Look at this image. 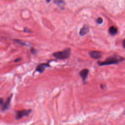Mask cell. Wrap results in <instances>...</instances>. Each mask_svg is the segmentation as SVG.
<instances>
[{
	"label": "cell",
	"mask_w": 125,
	"mask_h": 125,
	"mask_svg": "<svg viewBox=\"0 0 125 125\" xmlns=\"http://www.w3.org/2000/svg\"><path fill=\"white\" fill-rule=\"evenodd\" d=\"M123 46L124 48H125V39L123 42Z\"/></svg>",
	"instance_id": "obj_13"
},
{
	"label": "cell",
	"mask_w": 125,
	"mask_h": 125,
	"mask_svg": "<svg viewBox=\"0 0 125 125\" xmlns=\"http://www.w3.org/2000/svg\"><path fill=\"white\" fill-rule=\"evenodd\" d=\"M109 33L110 35H114L117 34V33L118 32V30H117V28L115 27L111 26L109 27Z\"/></svg>",
	"instance_id": "obj_10"
},
{
	"label": "cell",
	"mask_w": 125,
	"mask_h": 125,
	"mask_svg": "<svg viewBox=\"0 0 125 125\" xmlns=\"http://www.w3.org/2000/svg\"><path fill=\"white\" fill-rule=\"evenodd\" d=\"M89 73V70L87 69H83L81 71H80V72H79V75L82 78L84 82H85V81Z\"/></svg>",
	"instance_id": "obj_6"
},
{
	"label": "cell",
	"mask_w": 125,
	"mask_h": 125,
	"mask_svg": "<svg viewBox=\"0 0 125 125\" xmlns=\"http://www.w3.org/2000/svg\"><path fill=\"white\" fill-rule=\"evenodd\" d=\"M21 60V58H18L17 59H16V60H15V62H19V61H20Z\"/></svg>",
	"instance_id": "obj_14"
},
{
	"label": "cell",
	"mask_w": 125,
	"mask_h": 125,
	"mask_svg": "<svg viewBox=\"0 0 125 125\" xmlns=\"http://www.w3.org/2000/svg\"><path fill=\"white\" fill-rule=\"evenodd\" d=\"M24 32H27V33L32 32V31H31L30 30V29H28V28H25L24 29Z\"/></svg>",
	"instance_id": "obj_12"
},
{
	"label": "cell",
	"mask_w": 125,
	"mask_h": 125,
	"mask_svg": "<svg viewBox=\"0 0 125 125\" xmlns=\"http://www.w3.org/2000/svg\"><path fill=\"white\" fill-rule=\"evenodd\" d=\"M71 50L70 48H66L63 51L54 52L53 55L54 57L60 60H64L68 58L70 55Z\"/></svg>",
	"instance_id": "obj_2"
},
{
	"label": "cell",
	"mask_w": 125,
	"mask_h": 125,
	"mask_svg": "<svg viewBox=\"0 0 125 125\" xmlns=\"http://www.w3.org/2000/svg\"><path fill=\"white\" fill-rule=\"evenodd\" d=\"M89 28L86 25H85V26H83V27L81 29L79 34L81 36H84L87 34L89 32Z\"/></svg>",
	"instance_id": "obj_8"
},
{
	"label": "cell",
	"mask_w": 125,
	"mask_h": 125,
	"mask_svg": "<svg viewBox=\"0 0 125 125\" xmlns=\"http://www.w3.org/2000/svg\"><path fill=\"white\" fill-rule=\"evenodd\" d=\"M31 112H32V110L30 109L17 110L15 111V118L17 120L21 119L24 117L28 116Z\"/></svg>",
	"instance_id": "obj_4"
},
{
	"label": "cell",
	"mask_w": 125,
	"mask_h": 125,
	"mask_svg": "<svg viewBox=\"0 0 125 125\" xmlns=\"http://www.w3.org/2000/svg\"><path fill=\"white\" fill-rule=\"evenodd\" d=\"M125 59L121 57V56L114 55L113 56H110V57L106 59L103 62L99 61L97 63L99 66H101L109 65L112 64H117L119 63V62L123 61Z\"/></svg>",
	"instance_id": "obj_1"
},
{
	"label": "cell",
	"mask_w": 125,
	"mask_h": 125,
	"mask_svg": "<svg viewBox=\"0 0 125 125\" xmlns=\"http://www.w3.org/2000/svg\"><path fill=\"white\" fill-rule=\"evenodd\" d=\"M90 55L93 59H99L102 57V54L101 52L98 51H92L90 52Z\"/></svg>",
	"instance_id": "obj_5"
},
{
	"label": "cell",
	"mask_w": 125,
	"mask_h": 125,
	"mask_svg": "<svg viewBox=\"0 0 125 125\" xmlns=\"http://www.w3.org/2000/svg\"><path fill=\"white\" fill-rule=\"evenodd\" d=\"M54 2L61 9L64 8L65 7V2L64 0H55Z\"/></svg>",
	"instance_id": "obj_9"
},
{
	"label": "cell",
	"mask_w": 125,
	"mask_h": 125,
	"mask_svg": "<svg viewBox=\"0 0 125 125\" xmlns=\"http://www.w3.org/2000/svg\"><path fill=\"white\" fill-rule=\"evenodd\" d=\"M13 97V94H11L7 98L6 101L4 102L3 99L1 98L0 100V105H1V109L2 112L5 111V110H8L10 107V102L11 100Z\"/></svg>",
	"instance_id": "obj_3"
},
{
	"label": "cell",
	"mask_w": 125,
	"mask_h": 125,
	"mask_svg": "<svg viewBox=\"0 0 125 125\" xmlns=\"http://www.w3.org/2000/svg\"><path fill=\"white\" fill-rule=\"evenodd\" d=\"M50 66L48 64H42L37 66L36 69V71L40 73H42L45 70L46 68L49 67Z\"/></svg>",
	"instance_id": "obj_7"
},
{
	"label": "cell",
	"mask_w": 125,
	"mask_h": 125,
	"mask_svg": "<svg viewBox=\"0 0 125 125\" xmlns=\"http://www.w3.org/2000/svg\"><path fill=\"white\" fill-rule=\"evenodd\" d=\"M103 19L101 18H100V17L98 18L97 19V20H96V22H97V23L98 24H101L103 23Z\"/></svg>",
	"instance_id": "obj_11"
}]
</instances>
